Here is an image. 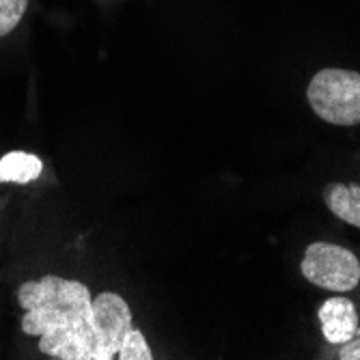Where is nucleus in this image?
Here are the masks:
<instances>
[{"mask_svg": "<svg viewBox=\"0 0 360 360\" xmlns=\"http://www.w3.org/2000/svg\"><path fill=\"white\" fill-rule=\"evenodd\" d=\"M22 333L39 337V352L56 360H93L95 326L91 289L80 281L46 274L18 289Z\"/></svg>", "mask_w": 360, "mask_h": 360, "instance_id": "1", "label": "nucleus"}, {"mask_svg": "<svg viewBox=\"0 0 360 360\" xmlns=\"http://www.w3.org/2000/svg\"><path fill=\"white\" fill-rule=\"evenodd\" d=\"M313 112L330 125H360V74L341 68L317 72L307 89Z\"/></svg>", "mask_w": 360, "mask_h": 360, "instance_id": "2", "label": "nucleus"}, {"mask_svg": "<svg viewBox=\"0 0 360 360\" xmlns=\"http://www.w3.org/2000/svg\"><path fill=\"white\" fill-rule=\"evenodd\" d=\"M302 276L319 287L330 291H352L360 283V261L345 246L330 242H313L304 250L300 264Z\"/></svg>", "mask_w": 360, "mask_h": 360, "instance_id": "3", "label": "nucleus"}, {"mask_svg": "<svg viewBox=\"0 0 360 360\" xmlns=\"http://www.w3.org/2000/svg\"><path fill=\"white\" fill-rule=\"evenodd\" d=\"M93 326H95V352L93 360H112L121 341L132 323L129 304L115 291H102L93 298Z\"/></svg>", "mask_w": 360, "mask_h": 360, "instance_id": "4", "label": "nucleus"}, {"mask_svg": "<svg viewBox=\"0 0 360 360\" xmlns=\"http://www.w3.org/2000/svg\"><path fill=\"white\" fill-rule=\"evenodd\" d=\"M321 333L328 343L343 345L358 335V313L349 298H330L317 311Z\"/></svg>", "mask_w": 360, "mask_h": 360, "instance_id": "5", "label": "nucleus"}, {"mask_svg": "<svg viewBox=\"0 0 360 360\" xmlns=\"http://www.w3.org/2000/svg\"><path fill=\"white\" fill-rule=\"evenodd\" d=\"M323 203L339 220L360 229V186L333 181L323 190Z\"/></svg>", "mask_w": 360, "mask_h": 360, "instance_id": "6", "label": "nucleus"}, {"mask_svg": "<svg viewBox=\"0 0 360 360\" xmlns=\"http://www.w3.org/2000/svg\"><path fill=\"white\" fill-rule=\"evenodd\" d=\"M44 173V162L35 153L9 151L0 158V184H30Z\"/></svg>", "mask_w": 360, "mask_h": 360, "instance_id": "7", "label": "nucleus"}, {"mask_svg": "<svg viewBox=\"0 0 360 360\" xmlns=\"http://www.w3.org/2000/svg\"><path fill=\"white\" fill-rule=\"evenodd\" d=\"M117 358L121 360H153V352L147 345L145 335L139 328H129L121 341V347L117 352Z\"/></svg>", "mask_w": 360, "mask_h": 360, "instance_id": "8", "label": "nucleus"}, {"mask_svg": "<svg viewBox=\"0 0 360 360\" xmlns=\"http://www.w3.org/2000/svg\"><path fill=\"white\" fill-rule=\"evenodd\" d=\"M28 9V0H0V39L11 35Z\"/></svg>", "mask_w": 360, "mask_h": 360, "instance_id": "9", "label": "nucleus"}, {"mask_svg": "<svg viewBox=\"0 0 360 360\" xmlns=\"http://www.w3.org/2000/svg\"><path fill=\"white\" fill-rule=\"evenodd\" d=\"M339 358L341 360H360V333L349 339L347 343H343V347L339 349Z\"/></svg>", "mask_w": 360, "mask_h": 360, "instance_id": "10", "label": "nucleus"}]
</instances>
